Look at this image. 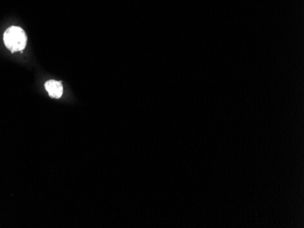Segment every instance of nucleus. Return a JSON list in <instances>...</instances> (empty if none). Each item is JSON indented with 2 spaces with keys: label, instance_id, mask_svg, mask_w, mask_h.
<instances>
[{
  "label": "nucleus",
  "instance_id": "1",
  "mask_svg": "<svg viewBox=\"0 0 304 228\" xmlns=\"http://www.w3.org/2000/svg\"><path fill=\"white\" fill-rule=\"evenodd\" d=\"M27 35L21 27L14 25L5 31V46L13 53L23 50L27 45Z\"/></svg>",
  "mask_w": 304,
  "mask_h": 228
},
{
  "label": "nucleus",
  "instance_id": "2",
  "mask_svg": "<svg viewBox=\"0 0 304 228\" xmlns=\"http://www.w3.org/2000/svg\"><path fill=\"white\" fill-rule=\"evenodd\" d=\"M45 89L53 98H59L63 94V87L61 82L56 80H49L46 82Z\"/></svg>",
  "mask_w": 304,
  "mask_h": 228
}]
</instances>
